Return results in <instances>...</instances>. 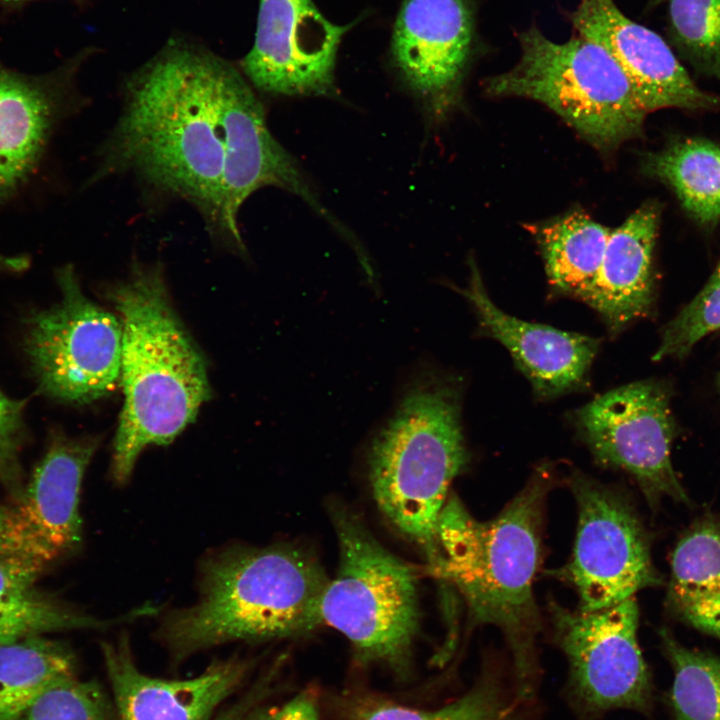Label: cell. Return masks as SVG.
<instances>
[{
    "label": "cell",
    "mask_w": 720,
    "mask_h": 720,
    "mask_svg": "<svg viewBox=\"0 0 720 720\" xmlns=\"http://www.w3.org/2000/svg\"><path fill=\"white\" fill-rule=\"evenodd\" d=\"M101 175L129 172L197 208L208 230L240 251L239 210L276 186L320 202L270 133L262 103L221 57L185 43L164 48L127 86L101 150Z\"/></svg>",
    "instance_id": "cell-1"
},
{
    "label": "cell",
    "mask_w": 720,
    "mask_h": 720,
    "mask_svg": "<svg viewBox=\"0 0 720 720\" xmlns=\"http://www.w3.org/2000/svg\"><path fill=\"white\" fill-rule=\"evenodd\" d=\"M552 483V470L541 465L488 521L475 519L451 495L437 525L439 558L432 571L463 597L472 626L494 625L504 634L513 658L517 701L534 695L538 676L536 640L542 621L533 582Z\"/></svg>",
    "instance_id": "cell-2"
},
{
    "label": "cell",
    "mask_w": 720,
    "mask_h": 720,
    "mask_svg": "<svg viewBox=\"0 0 720 720\" xmlns=\"http://www.w3.org/2000/svg\"><path fill=\"white\" fill-rule=\"evenodd\" d=\"M107 296L122 325L124 404L111 475L123 484L143 449L169 444L195 420L211 389L205 360L171 305L159 265L134 263Z\"/></svg>",
    "instance_id": "cell-3"
},
{
    "label": "cell",
    "mask_w": 720,
    "mask_h": 720,
    "mask_svg": "<svg viewBox=\"0 0 720 720\" xmlns=\"http://www.w3.org/2000/svg\"><path fill=\"white\" fill-rule=\"evenodd\" d=\"M328 582L318 561L295 545L228 546L203 560L198 600L170 612L159 638L184 658L233 641L303 635L322 624Z\"/></svg>",
    "instance_id": "cell-4"
},
{
    "label": "cell",
    "mask_w": 720,
    "mask_h": 720,
    "mask_svg": "<svg viewBox=\"0 0 720 720\" xmlns=\"http://www.w3.org/2000/svg\"><path fill=\"white\" fill-rule=\"evenodd\" d=\"M469 455L461 423V385L423 369L367 453L371 491L384 517L424 550L432 569L439 557L437 525L448 490Z\"/></svg>",
    "instance_id": "cell-5"
},
{
    "label": "cell",
    "mask_w": 720,
    "mask_h": 720,
    "mask_svg": "<svg viewBox=\"0 0 720 720\" xmlns=\"http://www.w3.org/2000/svg\"><path fill=\"white\" fill-rule=\"evenodd\" d=\"M332 520L340 559L322 595L321 622L350 641L362 664L406 677L419 625L417 572L346 508L335 506Z\"/></svg>",
    "instance_id": "cell-6"
},
{
    "label": "cell",
    "mask_w": 720,
    "mask_h": 720,
    "mask_svg": "<svg viewBox=\"0 0 720 720\" xmlns=\"http://www.w3.org/2000/svg\"><path fill=\"white\" fill-rule=\"evenodd\" d=\"M519 41V61L488 79L490 95L543 103L603 152L640 135L647 113L600 45L580 35L554 42L534 26L521 33Z\"/></svg>",
    "instance_id": "cell-7"
},
{
    "label": "cell",
    "mask_w": 720,
    "mask_h": 720,
    "mask_svg": "<svg viewBox=\"0 0 720 720\" xmlns=\"http://www.w3.org/2000/svg\"><path fill=\"white\" fill-rule=\"evenodd\" d=\"M57 279L61 300L30 319L26 350L44 393L89 403L112 392L120 378L121 321L86 297L71 265Z\"/></svg>",
    "instance_id": "cell-8"
},
{
    "label": "cell",
    "mask_w": 720,
    "mask_h": 720,
    "mask_svg": "<svg viewBox=\"0 0 720 720\" xmlns=\"http://www.w3.org/2000/svg\"><path fill=\"white\" fill-rule=\"evenodd\" d=\"M568 482L578 507L576 540L570 561L551 574L574 587L578 609L608 608L659 585L647 532L629 502L581 472Z\"/></svg>",
    "instance_id": "cell-9"
},
{
    "label": "cell",
    "mask_w": 720,
    "mask_h": 720,
    "mask_svg": "<svg viewBox=\"0 0 720 720\" xmlns=\"http://www.w3.org/2000/svg\"><path fill=\"white\" fill-rule=\"evenodd\" d=\"M95 438L56 436L28 484L0 505V560L37 577L82 539L80 489Z\"/></svg>",
    "instance_id": "cell-10"
},
{
    "label": "cell",
    "mask_w": 720,
    "mask_h": 720,
    "mask_svg": "<svg viewBox=\"0 0 720 720\" xmlns=\"http://www.w3.org/2000/svg\"><path fill=\"white\" fill-rule=\"evenodd\" d=\"M573 418L595 459L629 473L650 504L665 496L689 502L672 466L673 422L659 384L617 387L576 410Z\"/></svg>",
    "instance_id": "cell-11"
},
{
    "label": "cell",
    "mask_w": 720,
    "mask_h": 720,
    "mask_svg": "<svg viewBox=\"0 0 720 720\" xmlns=\"http://www.w3.org/2000/svg\"><path fill=\"white\" fill-rule=\"evenodd\" d=\"M554 639L569 664L570 686L594 711L644 708L650 678L637 638L634 597L593 612L549 600Z\"/></svg>",
    "instance_id": "cell-12"
},
{
    "label": "cell",
    "mask_w": 720,
    "mask_h": 720,
    "mask_svg": "<svg viewBox=\"0 0 720 720\" xmlns=\"http://www.w3.org/2000/svg\"><path fill=\"white\" fill-rule=\"evenodd\" d=\"M251 50L242 71L251 83L282 95H334L339 45L352 27L329 21L312 0H258Z\"/></svg>",
    "instance_id": "cell-13"
},
{
    "label": "cell",
    "mask_w": 720,
    "mask_h": 720,
    "mask_svg": "<svg viewBox=\"0 0 720 720\" xmlns=\"http://www.w3.org/2000/svg\"><path fill=\"white\" fill-rule=\"evenodd\" d=\"M570 19L578 35L615 60L646 113L709 109L719 103L694 83L660 35L630 20L613 0H580Z\"/></svg>",
    "instance_id": "cell-14"
},
{
    "label": "cell",
    "mask_w": 720,
    "mask_h": 720,
    "mask_svg": "<svg viewBox=\"0 0 720 720\" xmlns=\"http://www.w3.org/2000/svg\"><path fill=\"white\" fill-rule=\"evenodd\" d=\"M471 0H403L393 27L392 59L431 107L454 97L470 57Z\"/></svg>",
    "instance_id": "cell-15"
},
{
    "label": "cell",
    "mask_w": 720,
    "mask_h": 720,
    "mask_svg": "<svg viewBox=\"0 0 720 720\" xmlns=\"http://www.w3.org/2000/svg\"><path fill=\"white\" fill-rule=\"evenodd\" d=\"M101 650L118 720H210L249 668L247 661L231 657L189 679H162L138 669L125 635L103 642Z\"/></svg>",
    "instance_id": "cell-16"
},
{
    "label": "cell",
    "mask_w": 720,
    "mask_h": 720,
    "mask_svg": "<svg viewBox=\"0 0 720 720\" xmlns=\"http://www.w3.org/2000/svg\"><path fill=\"white\" fill-rule=\"evenodd\" d=\"M469 266V284L457 290L473 306L481 331L510 352L535 393L549 399L581 387L598 352L599 339L505 313L489 297L472 259Z\"/></svg>",
    "instance_id": "cell-17"
},
{
    "label": "cell",
    "mask_w": 720,
    "mask_h": 720,
    "mask_svg": "<svg viewBox=\"0 0 720 720\" xmlns=\"http://www.w3.org/2000/svg\"><path fill=\"white\" fill-rule=\"evenodd\" d=\"M74 65L28 76L0 65V199L31 176L66 108Z\"/></svg>",
    "instance_id": "cell-18"
},
{
    "label": "cell",
    "mask_w": 720,
    "mask_h": 720,
    "mask_svg": "<svg viewBox=\"0 0 720 720\" xmlns=\"http://www.w3.org/2000/svg\"><path fill=\"white\" fill-rule=\"evenodd\" d=\"M658 225V207L646 203L611 229L600 268L580 297L614 335L650 309Z\"/></svg>",
    "instance_id": "cell-19"
},
{
    "label": "cell",
    "mask_w": 720,
    "mask_h": 720,
    "mask_svg": "<svg viewBox=\"0 0 720 720\" xmlns=\"http://www.w3.org/2000/svg\"><path fill=\"white\" fill-rule=\"evenodd\" d=\"M667 604L688 624L720 639V521H698L677 543Z\"/></svg>",
    "instance_id": "cell-20"
},
{
    "label": "cell",
    "mask_w": 720,
    "mask_h": 720,
    "mask_svg": "<svg viewBox=\"0 0 720 720\" xmlns=\"http://www.w3.org/2000/svg\"><path fill=\"white\" fill-rule=\"evenodd\" d=\"M545 262L551 286L580 298L595 278L611 229L583 210H573L530 227Z\"/></svg>",
    "instance_id": "cell-21"
},
{
    "label": "cell",
    "mask_w": 720,
    "mask_h": 720,
    "mask_svg": "<svg viewBox=\"0 0 720 720\" xmlns=\"http://www.w3.org/2000/svg\"><path fill=\"white\" fill-rule=\"evenodd\" d=\"M77 675L76 658L43 635L0 646V720H20L54 683Z\"/></svg>",
    "instance_id": "cell-22"
},
{
    "label": "cell",
    "mask_w": 720,
    "mask_h": 720,
    "mask_svg": "<svg viewBox=\"0 0 720 720\" xmlns=\"http://www.w3.org/2000/svg\"><path fill=\"white\" fill-rule=\"evenodd\" d=\"M645 169L668 184L684 209L702 224L720 220V147L682 138L649 154Z\"/></svg>",
    "instance_id": "cell-23"
},
{
    "label": "cell",
    "mask_w": 720,
    "mask_h": 720,
    "mask_svg": "<svg viewBox=\"0 0 720 720\" xmlns=\"http://www.w3.org/2000/svg\"><path fill=\"white\" fill-rule=\"evenodd\" d=\"M36 576L0 560V646L48 632L97 629L114 621L82 614L40 592Z\"/></svg>",
    "instance_id": "cell-24"
},
{
    "label": "cell",
    "mask_w": 720,
    "mask_h": 720,
    "mask_svg": "<svg viewBox=\"0 0 720 720\" xmlns=\"http://www.w3.org/2000/svg\"><path fill=\"white\" fill-rule=\"evenodd\" d=\"M351 696L344 702L343 720H514L515 716V704L490 676L436 710L414 709L373 695Z\"/></svg>",
    "instance_id": "cell-25"
},
{
    "label": "cell",
    "mask_w": 720,
    "mask_h": 720,
    "mask_svg": "<svg viewBox=\"0 0 720 720\" xmlns=\"http://www.w3.org/2000/svg\"><path fill=\"white\" fill-rule=\"evenodd\" d=\"M674 671L671 700L679 720H720V659L660 632Z\"/></svg>",
    "instance_id": "cell-26"
},
{
    "label": "cell",
    "mask_w": 720,
    "mask_h": 720,
    "mask_svg": "<svg viewBox=\"0 0 720 720\" xmlns=\"http://www.w3.org/2000/svg\"><path fill=\"white\" fill-rule=\"evenodd\" d=\"M671 43L699 72L720 81V0H668Z\"/></svg>",
    "instance_id": "cell-27"
},
{
    "label": "cell",
    "mask_w": 720,
    "mask_h": 720,
    "mask_svg": "<svg viewBox=\"0 0 720 720\" xmlns=\"http://www.w3.org/2000/svg\"><path fill=\"white\" fill-rule=\"evenodd\" d=\"M20 720H118V716L98 682L74 675L42 692Z\"/></svg>",
    "instance_id": "cell-28"
},
{
    "label": "cell",
    "mask_w": 720,
    "mask_h": 720,
    "mask_svg": "<svg viewBox=\"0 0 720 720\" xmlns=\"http://www.w3.org/2000/svg\"><path fill=\"white\" fill-rule=\"evenodd\" d=\"M720 329V262L703 289L664 328L653 360L683 357L704 336Z\"/></svg>",
    "instance_id": "cell-29"
},
{
    "label": "cell",
    "mask_w": 720,
    "mask_h": 720,
    "mask_svg": "<svg viewBox=\"0 0 720 720\" xmlns=\"http://www.w3.org/2000/svg\"><path fill=\"white\" fill-rule=\"evenodd\" d=\"M24 402L0 391V482L13 494L21 487L19 452L23 440Z\"/></svg>",
    "instance_id": "cell-30"
},
{
    "label": "cell",
    "mask_w": 720,
    "mask_h": 720,
    "mask_svg": "<svg viewBox=\"0 0 720 720\" xmlns=\"http://www.w3.org/2000/svg\"><path fill=\"white\" fill-rule=\"evenodd\" d=\"M250 720H319L317 701L311 691H303L281 706L255 714Z\"/></svg>",
    "instance_id": "cell-31"
},
{
    "label": "cell",
    "mask_w": 720,
    "mask_h": 720,
    "mask_svg": "<svg viewBox=\"0 0 720 720\" xmlns=\"http://www.w3.org/2000/svg\"><path fill=\"white\" fill-rule=\"evenodd\" d=\"M260 695L259 688L255 689L254 692L247 695V697L225 710L216 720H243L247 711Z\"/></svg>",
    "instance_id": "cell-32"
},
{
    "label": "cell",
    "mask_w": 720,
    "mask_h": 720,
    "mask_svg": "<svg viewBox=\"0 0 720 720\" xmlns=\"http://www.w3.org/2000/svg\"><path fill=\"white\" fill-rule=\"evenodd\" d=\"M28 265L25 258L6 257L0 254V266L10 270H22Z\"/></svg>",
    "instance_id": "cell-33"
},
{
    "label": "cell",
    "mask_w": 720,
    "mask_h": 720,
    "mask_svg": "<svg viewBox=\"0 0 720 720\" xmlns=\"http://www.w3.org/2000/svg\"><path fill=\"white\" fill-rule=\"evenodd\" d=\"M31 0H0V5H15L23 2H27Z\"/></svg>",
    "instance_id": "cell-34"
},
{
    "label": "cell",
    "mask_w": 720,
    "mask_h": 720,
    "mask_svg": "<svg viewBox=\"0 0 720 720\" xmlns=\"http://www.w3.org/2000/svg\"><path fill=\"white\" fill-rule=\"evenodd\" d=\"M665 1L668 2V0H650V3H651V5L655 6V5H658V4H660V3H662V2H665Z\"/></svg>",
    "instance_id": "cell-35"
}]
</instances>
